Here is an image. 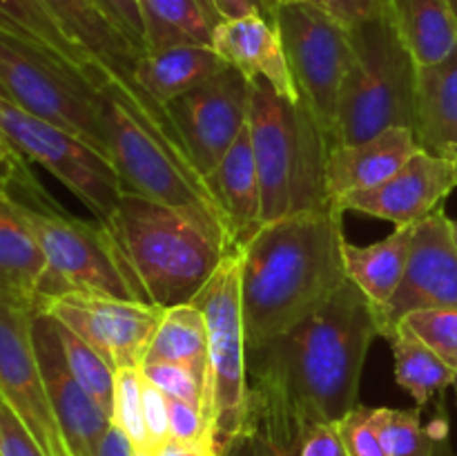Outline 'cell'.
Returning a JSON list of instances; mask_svg holds the SVG:
<instances>
[{
  "instance_id": "1",
  "label": "cell",
  "mask_w": 457,
  "mask_h": 456,
  "mask_svg": "<svg viewBox=\"0 0 457 456\" xmlns=\"http://www.w3.org/2000/svg\"><path fill=\"white\" fill-rule=\"evenodd\" d=\"M382 335L370 300L351 280L295 329L248 349V407L306 429L357 407L370 344Z\"/></svg>"
},
{
  "instance_id": "2",
  "label": "cell",
  "mask_w": 457,
  "mask_h": 456,
  "mask_svg": "<svg viewBox=\"0 0 457 456\" xmlns=\"http://www.w3.org/2000/svg\"><path fill=\"white\" fill-rule=\"evenodd\" d=\"M342 215L335 204L288 215L241 249L248 349L302 325L346 284Z\"/></svg>"
},
{
  "instance_id": "3",
  "label": "cell",
  "mask_w": 457,
  "mask_h": 456,
  "mask_svg": "<svg viewBox=\"0 0 457 456\" xmlns=\"http://www.w3.org/2000/svg\"><path fill=\"white\" fill-rule=\"evenodd\" d=\"M103 226L134 300L159 308L190 304L230 253L199 217L137 192H123Z\"/></svg>"
},
{
  "instance_id": "4",
  "label": "cell",
  "mask_w": 457,
  "mask_h": 456,
  "mask_svg": "<svg viewBox=\"0 0 457 456\" xmlns=\"http://www.w3.org/2000/svg\"><path fill=\"white\" fill-rule=\"evenodd\" d=\"M248 130L262 186L263 224L330 206L326 161L330 146L306 103L250 80Z\"/></svg>"
},
{
  "instance_id": "5",
  "label": "cell",
  "mask_w": 457,
  "mask_h": 456,
  "mask_svg": "<svg viewBox=\"0 0 457 456\" xmlns=\"http://www.w3.org/2000/svg\"><path fill=\"white\" fill-rule=\"evenodd\" d=\"M353 61L337 101L335 146L415 125L418 65L386 12L351 27Z\"/></svg>"
},
{
  "instance_id": "6",
  "label": "cell",
  "mask_w": 457,
  "mask_h": 456,
  "mask_svg": "<svg viewBox=\"0 0 457 456\" xmlns=\"http://www.w3.org/2000/svg\"><path fill=\"white\" fill-rule=\"evenodd\" d=\"M47 258V273L38 289V311L67 293H101L134 300L119 268L110 232L98 219L67 215L40 188L25 197H7Z\"/></svg>"
},
{
  "instance_id": "7",
  "label": "cell",
  "mask_w": 457,
  "mask_h": 456,
  "mask_svg": "<svg viewBox=\"0 0 457 456\" xmlns=\"http://www.w3.org/2000/svg\"><path fill=\"white\" fill-rule=\"evenodd\" d=\"M208 331V423L214 450L248 425V340L241 307V250H230L192 300Z\"/></svg>"
},
{
  "instance_id": "8",
  "label": "cell",
  "mask_w": 457,
  "mask_h": 456,
  "mask_svg": "<svg viewBox=\"0 0 457 456\" xmlns=\"http://www.w3.org/2000/svg\"><path fill=\"white\" fill-rule=\"evenodd\" d=\"M0 83L13 106L67 130L110 159L98 88L83 72L0 30Z\"/></svg>"
},
{
  "instance_id": "9",
  "label": "cell",
  "mask_w": 457,
  "mask_h": 456,
  "mask_svg": "<svg viewBox=\"0 0 457 456\" xmlns=\"http://www.w3.org/2000/svg\"><path fill=\"white\" fill-rule=\"evenodd\" d=\"M107 150L125 192L186 210L228 241L221 215L195 165L143 128L107 89L98 88ZM230 249V246H228Z\"/></svg>"
},
{
  "instance_id": "10",
  "label": "cell",
  "mask_w": 457,
  "mask_h": 456,
  "mask_svg": "<svg viewBox=\"0 0 457 456\" xmlns=\"http://www.w3.org/2000/svg\"><path fill=\"white\" fill-rule=\"evenodd\" d=\"M277 30L299 98L315 114L333 150L339 92L353 61L351 27L315 4L288 0L279 4Z\"/></svg>"
},
{
  "instance_id": "11",
  "label": "cell",
  "mask_w": 457,
  "mask_h": 456,
  "mask_svg": "<svg viewBox=\"0 0 457 456\" xmlns=\"http://www.w3.org/2000/svg\"><path fill=\"white\" fill-rule=\"evenodd\" d=\"M0 132L27 161L43 165L74 192L101 224L112 217L125 186L105 155L12 101H0Z\"/></svg>"
},
{
  "instance_id": "12",
  "label": "cell",
  "mask_w": 457,
  "mask_h": 456,
  "mask_svg": "<svg viewBox=\"0 0 457 456\" xmlns=\"http://www.w3.org/2000/svg\"><path fill=\"white\" fill-rule=\"evenodd\" d=\"M34 308L0 295V396L45 456H71L31 340Z\"/></svg>"
},
{
  "instance_id": "13",
  "label": "cell",
  "mask_w": 457,
  "mask_h": 456,
  "mask_svg": "<svg viewBox=\"0 0 457 456\" xmlns=\"http://www.w3.org/2000/svg\"><path fill=\"white\" fill-rule=\"evenodd\" d=\"M250 89V79L228 65L168 106L179 139L204 182L248 125Z\"/></svg>"
},
{
  "instance_id": "14",
  "label": "cell",
  "mask_w": 457,
  "mask_h": 456,
  "mask_svg": "<svg viewBox=\"0 0 457 456\" xmlns=\"http://www.w3.org/2000/svg\"><path fill=\"white\" fill-rule=\"evenodd\" d=\"M45 313L96 349L116 371L141 369L165 308L101 293H67L43 307Z\"/></svg>"
},
{
  "instance_id": "15",
  "label": "cell",
  "mask_w": 457,
  "mask_h": 456,
  "mask_svg": "<svg viewBox=\"0 0 457 456\" xmlns=\"http://www.w3.org/2000/svg\"><path fill=\"white\" fill-rule=\"evenodd\" d=\"M43 3L62 31L101 67L105 76L101 83L110 85L129 110L141 112L156 123L177 130L168 110L138 85L137 67L143 49H138L123 34V30L107 16L98 0H43Z\"/></svg>"
},
{
  "instance_id": "16",
  "label": "cell",
  "mask_w": 457,
  "mask_h": 456,
  "mask_svg": "<svg viewBox=\"0 0 457 456\" xmlns=\"http://www.w3.org/2000/svg\"><path fill=\"white\" fill-rule=\"evenodd\" d=\"M449 307H457V246L451 219L437 208L415 224L400 289L378 313L379 331L386 338L409 313Z\"/></svg>"
},
{
  "instance_id": "17",
  "label": "cell",
  "mask_w": 457,
  "mask_h": 456,
  "mask_svg": "<svg viewBox=\"0 0 457 456\" xmlns=\"http://www.w3.org/2000/svg\"><path fill=\"white\" fill-rule=\"evenodd\" d=\"M31 340L36 358L52 398L54 414L71 456H98L112 418L98 402L80 387L65 360L56 320L49 313L36 311L31 320Z\"/></svg>"
},
{
  "instance_id": "18",
  "label": "cell",
  "mask_w": 457,
  "mask_h": 456,
  "mask_svg": "<svg viewBox=\"0 0 457 456\" xmlns=\"http://www.w3.org/2000/svg\"><path fill=\"white\" fill-rule=\"evenodd\" d=\"M457 188V161L418 150L391 179L337 201L342 213H360L395 226H411L442 208Z\"/></svg>"
},
{
  "instance_id": "19",
  "label": "cell",
  "mask_w": 457,
  "mask_h": 456,
  "mask_svg": "<svg viewBox=\"0 0 457 456\" xmlns=\"http://www.w3.org/2000/svg\"><path fill=\"white\" fill-rule=\"evenodd\" d=\"M422 150L411 128H388L375 137L335 146L326 161V192L337 206L353 192L370 190L391 179L411 156Z\"/></svg>"
},
{
  "instance_id": "20",
  "label": "cell",
  "mask_w": 457,
  "mask_h": 456,
  "mask_svg": "<svg viewBox=\"0 0 457 456\" xmlns=\"http://www.w3.org/2000/svg\"><path fill=\"white\" fill-rule=\"evenodd\" d=\"M212 49L245 79L263 80L281 97L299 101L277 22L262 16L217 22L212 31Z\"/></svg>"
},
{
  "instance_id": "21",
  "label": "cell",
  "mask_w": 457,
  "mask_h": 456,
  "mask_svg": "<svg viewBox=\"0 0 457 456\" xmlns=\"http://www.w3.org/2000/svg\"><path fill=\"white\" fill-rule=\"evenodd\" d=\"M205 186L221 215L228 246L230 250H241L263 226L262 186L248 125L205 177Z\"/></svg>"
},
{
  "instance_id": "22",
  "label": "cell",
  "mask_w": 457,
  "mask_h": 456,
  "mask_svg": "<svg viewBox=\"0 0 457 456\" xmlns=\"http://www.w3.org/2000/svg\"><path fill=\"white\" fill-rule=\"evenodd\" d=\"M413 132L424 152L457 161V47L445 61L418 67Z\"/></svg>"
},
{
  "instance_id": "23",
  "label": "cell",
  "mask_w": 457,
  "mask_h": 456,
  "mask_svg": "<svg viewBox=\"0 0 457 456\" xmlns=\"http://www.w3.org/2000/svg\"><path fill=\"white\" fill-rule=\"evenodd\" d=\"M413 231L415 224L395 226L391 235L366 246L344 240V266L348 280L370 300L375 313L386 308L400 289L409 262Z\"/></svg>"
},
{
  "instance_id": "24",
  "label": "cell",
  "mask_w": 457,
  "mask_h": 456,
  "mask_svg": "<svg viewBox=\"0 0 457 456\" xmlns=\"http://www.w3.org/2000/svg\"><path fill=\"white\" fill-rule=\"evenodd\" d=\"M226 67L228 63L212 47L179 45L143 54L137 67V80L159 106L168 110L174 98L205 83Z\"/></svg>"
},
{
  "instance_id": "25",
  "label": "cell",
  "mask_w": 457,
  "mask_h": 456,
  "mask_svg": "<svg viewBox=\"0 0 457 456\" xmlns=\"http://www.w3.org/2000/svg\"><path fill=\"white\" fill-rule=\"evenodd\" d=\"M386 16L415 65L445 61L457 47V18L449 0H384Z\"/></svg>"
},
{
  "instance_id": "26",
  "label": "cell",
  "mask_w": 457,
  "mask_h": 456,
  "mask_svg": "<svg viewBox=\"0 0 457 456\" xmlns=\"http://www.w3.org/2000/svg\"><path fill=\"white\" fill-rule=\"evenodd\" d=\"M47 273L43 249L13 210L12 201L0 195V295L38 311V289Z\"/></svg>"
},
{
  "instance_id": "27",
  "label": "cell",
  "mask_w": 457,
  "mask_h": 456,
  "mask_svg": "<svg viewBox=\"0 0 457 456\" xmlns=\"http://www.w3.org/2000/svg\"><path fill=\"white\" fill-rule=\"evenodd\" d=\"M0 30L80 70L96 88L101 83V67L62 31L43 0H0Z\"/></svg>"
},
{
  "instance_id": "28",
  "label": "cell",
  "mask_w": 457,
  "mask_h": 456,
  "mask_svg": "<svg viewBox=\"0 0 457 456\" xmlns=\"http://www.w3.org/2000/svg\"><path fill=\"white\" fill-rule=\"evenodd\" d=\"M143 18V47L145 52L205 45L212 47L217 21L205 0H137Z\"/></svg>"
},
{
  "instance_id": "29",
  "label": "cell",
  "mask_w": 457,
  "mask_h": 456,
  "mask_svg": "<svg viewBox=\"0 0 457 456\" xmlns=\"http://www.w3.org/2000/svg\"><path fill=\"white\" fill-rule=\"evenodd\" d=\"M386 340L393 349V358H395L397 384L413 396L420 410L453 384L457 376L453 367L446 365L433 349H428L406 326H393Z\"/></svg>"
},
{
  "instance_id": "30",
  "label": "cell",
  "mask_w": 457,
  "mask_h": 456,
  "mask_svg": "<svg viewBox=\"0 0 457 456\" xmlns=\"http://www.w3.org/2000/svg\"><path fill=\"white\" fill-rule=\"evenodd\" d=\"M147 362H179L208 380V331L199 307L190 302L165 308L143 365Z\"/></svg>"
},
{
  "instance_id": "31",
  "label": "cell",
  "mask_w": 457,
  "mask_h": 456,
  "mask_svg": "<svg viewBox=\"0 0 457 456\" xmlns=\"http://www.w3.org/2000/svg\"><path fill=\"white\" fill-rule=\"evenodd\" d=\"M56 320V317H54ZM58 335H61L62 351H65V360L70 365V371L74 378L79 380L80 387L98 402L107 416H114V383H116V369L96 351L89 347L80 335L67 329L65 325L56 320Z\"/></svg>"
},
{
  "instance_id": "32",
  "label": "cell",
  "mask_w": 457,
  "mask_h": 456,
  "mask_svg": "<svg viewBox=\"0 0 457 456\" xmlns=\"http://www.w3.org/2000/svg\"><path fill=\"white\" fill-rule=\"evenodd\" d=\"M370 423L378 429L388 456H431L436 427L424 429L420 407L415 410L370 407Z\"/></svg>"
},
{
  "instance_id": "33",
  "label": "cell",
  "mask_w": 457,
  "mask_h": 456,
  "mask_svg": "<svg viewBox=\"0 0 457 456\" xmlns=\"http://www.w3.org/2000/svg\"><path fill=\"white\" fill-rule=\"evenodd\" d=\"M112 423L129 438L134 450L152 452L143 416V374L141 369H119L114 383V416Z\"/></svg>"
},
{
  "instance_id": "34",
  "label": "cell",
  "mask_w": 457,
  "mask_h": 456,
  "mask_svg": "<svg viewBox=\"0 0 457 456\" xmlns=\"http://www.w3.org/2000/svg\"><path fill=\"white\" fill-rule=\"evenodd\" d=\"M397 325L418 335L428 349L457 371V307L424 308L402 317Z\"/></svg>"
},
{
  "instance_id": "35",
  "label": "cell",
  "mask_w": 457,
  "mask_h": 456,
  "mask_svg": "<svg viewBox=\"0 0 457 456\" xmlns=\"http://www.w3.org/2000/svg\"><path fill=\"white\" fill-rule=\"evenodd\" d=\"M141 374L168 398H179L201 407L208 420V380L199 371L179 362H147L141 365Z\"/></svg>"
},
{
  "instance_id": "36",
  "label": "cell",
  "mask_w": 457,
  "mask_h": 456,
  "mask_svg": "<svg viewBox=\"0 0 457 456\" xmlns=\"http://www.w3.org/2000/svg\"><path fill=\"white\" fill-rule=\"evenodd\" d=\"M335 425H337V432L342 436L348 456H388L378 429L370 423V407H353Z\"/></svg>"
},
{
  "instance_id": "37",
  "label": "cell",
  "mask_w": 457,
  "mask_h": 456,
  "mask_svg": "<svg viewBox=\"0 0 457 456\" xmlns=\"http://www.w3.org/2000/svg\"><path fill=\"white\" fill-rule=\"evenodd\" d=\"M170 410V438L181 443H212V432L201 407L192 402L168 398Z\"/></svg>"
},
{
  "instance_id": "38",
  "label": "cell",
  "mask_w": 457,
  "mask_h": 456,
  "mask_svg": "<svg viewBox=\"0 0 457 456\" xmlns=\"http://www.w3.org/2000/svg\"><path fill=\"white\" fill-rule=\"evenodd\" d=\"M0 456H45L3 396H0Z\"/></svg>"
},
{
  "instance_id": "39",
  "label": "cell",
  "mask_w": 457,
  "mask_h": 456,
  "mask_svg": "<svg viewBox=\"0 0 457 456\" xmlns=\"http://www.w3.org/2000/svg\"><path fill=\"white\" fill-rule=\"evenodd\" d=\"M143 416H145L147 436H150V447L154 454L170 438V410L168 396L145 378H143Z\"/></svg>"
},
{
  "instance_id": "40",
  "label": "cell",
  "mask_w": 457,
  "mask_h": 456,
  "mask_svg": "<svg viewBox=\"0 0 457 456\" xmlns=\"http://www.w3.org/2000/svg\"><path fill=\"white\" fill-rule=\"evenodd\" d=\"M281 3H288V0H281ZM299 3L315 4L346 27H355L386 12L384 0H299Z\"/></svg>"
},
{
  "instance_id": "41",
  "label": "cell",
  "mask_w": 457,
  "mask_h": 456,
  "mask_svg": "<svg viewBox=\"0 0 457 456\" xmlns=\"http://www.w3.org/2000/svg\"><path fill=\"white\" fill-rule=\"evenodd\" d=\"M299 456H348L335 423H311L303 429Z\"/></svg>"
},
{
  "instance_id": "42",
  "label": "cell",
  "mask_w": 457,
  "mask_h": 456,
  "mask_svg": "<svg viewBox=\"0 0 457 456\" xmlns=\"http://www.w3.org/2000/svg\"><path fill=\"white\" fill-rule=\"evenodd\" d=\"M214 21H235L244 16H262L277 22L281 0H205Z\"/></svg>"
},
{
  "instance_id": "43",
  "label": "cell",
  "mask_w": 457,
  "mask_h": 456,
  "mask_svg": "<svg viewBox=\"0 0 457 456\" xmlns=\"http://www.w3.org/2000/svg\"><path fill=\"white\" fill-rule=\"evenodd\" d=\"M98 3L105 9L107 16L123 30V34L145 54V47H143V18L137 0H98Z\"/></svg>"
},
{
  "instance_id": "44",
  "label": "cell",
  "mask_w": 457,
  "mask_h": 456,
  "mask_svg": "<svg viewBox=\"0 0 457 456\" xmlns=\"http://www.w3.org/2000/svg\"><path fill=\"white\" fill-rule=\"evenodd\" d=\"M219 456H272V447L262 429L248 418V425L241 429L237 436H232L221 450Z\"/></svg>"
},
{
  "instance_id": "45",
  "label": "cell",
  "mask_w": 457,
  "mask_h": 456,
  "mask_svg": "<svg viewBox=\"0 0 457 456\" xmlns=\"http://www.w3.org/2000/svg\"><path fill=\"white\" fill-rule=\"evenodd\" d=\"M36 182L27 168V159H3L0 156V195H9L18 183Z\"/></svg>"
},
{
  "instance_id": "46",
  "label": "cell",
  "mask_w": 457,
  "mask_h": 456,
  "mask_svg": "<svg viewBox=\"0 0 457 456\" xmlns=\"http://www.w3.org/2000/svg\"><path fill=\"white\" fill-rule=\"evenodd\" d=\"M154 456H217V450H214L212 443H181L168 438L154 452Z\"/></svg>"
},
{
  "instance_id": "47",
  "label": "cell",
  "mask_w": 457,
  "mask_h": 456,
  "mask_svg": "<svg viewBox=\"0 0 457 456\" xmlns=\"http://www.w3.org/2000/svg\"><path fill=\"white\" fill-rule=\"evenodd\" d=\"M98 456H134V447L132 443H129V438L112 423L105 438H103Z\"/></svg>"
},
{
  "instance_id": "48",
  "label": "cell",
  "mask_w": 457,
  "mask_h": 456,
  "mask_svg": "<svg viewBox=\"0 0 457 456\" xmlns=\"http://www.w3.org/2000/svg\"><path fill=\"white\" fill-rule=\"evenodd\" d=\"M433 427H436V443H433L431 456H453V450H451V441H449V425H446V418L433 420Z\"/></svg>"
},
{
  "instance_id": "49",
  "label": "cell",
  "mask_w": 457,
  "mask_h": 456,
  "mask_svg": "<svg viewBox=\"0 0 457 456\" xmlns=\"http://www.w3.org/2000/svg\"><path fill=\"white\" fill-rule=\"evenodd\" d=\"M0 156H3V159H25V156H22L21 152H18L16 148L4 139L3 132H0Z\"/></svg>"
},
{
  "instance_id": "50",
  "label": "cell",
  "mask_w": 457,
  "mask_h": 456,
  "mask_svg": "<svg viewBox=\"0 0 457 456\" xmlns=\"http://www.w3.org/2000/svg\"><path fill=\"white\" fill-rule=\"evenodd\" d=\"M270 447L272 456H299V445H279V443H270Z\"/></svg>"
},
{
  "instance_id": "51",
  "label": "cell",
  "mask_w": 457,
  "mask_h": 456,
  "mask_svg": "<svg viewBox=\"0 0 457 456\" xmlns=\"http://www.w3.org/2000/svg\"><path fill=\"white\" fill-rule=\"evenodd\" d=\"M451 226H453V240H455V246H457V219H451Z\"/></svg>"
},
{
  "instance_id": "52",
  "label": "cell",
  "mask_w": 457,
  "mask_h": 456,
  "mask_svg": "<svg viewBox=\"0 0 457 456\" xmlns=\"http://www.w3.org/2000/svg\"><path fill=\"white\" fill-rule=\"evenodd\" d=\"M0 101H9V97H7V92H4L3 83H0Z\"/></svg>"
},
{
  "instance_id": "53",
  "label": "cell",
  "mask_w": 457,
  "mask_h": 456,
  "mask_svg": "<svg viewBox=\"0 0 457 456\" xmlns=\"http://www.w3.org/2000/svg\"><path fill=\"white\" fill-rule=\"evenodd\" d=\"M134 456H154V454H152V452H138V450H134Z\"/></svg>"
},
{
  "instance_id": "54",
  "label": "cell",
  "mask_w": 457,
  "mask_h": 456,
  "mask_svg": "<svg viewBox=\"0 0 457 456\" xmlns=\"http://www.w3.org/2000/svg\"><path fill=\"white\" fill-rule=\"evenodd\" d=\"M449 4H451V9H453V13H455V18H457V0H449Z\"/></svg>"
},
{
  "instance_id": "55",
  "label": "cell",
  "mask_w": 457,
  "mask_h": 456,
  "mask_svg": "<svg viewBox=\"0 0 457 456\" xmlns=\"http://www.w3.org/2000/svg\"><path fill=\"white\" fill-rule=\"evenodd\" d=\"M453 389H455V396H457V376H455V380H453Z\"/></svg>"
},
{
  "instance_id": "56",
  "label": "cell",
  "mask_w": 457,
  "mask_h": 456,
  "mask_svg": "<svg viewBox=\"0 0 457 456\" xmlns=\"http://www.w3.org/2000/svg\"><path fill=\"white\" fill-rule=\"evenodd\" d=\"M217 456H219V454H217Z\"/></svg>"
}]
</instances>
